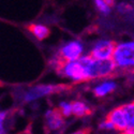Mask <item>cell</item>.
Returning <instances> with one entry per match:
<instances>
[{"label":"cell","instance_id":"6da1fadb","mask_svg":"<svg viewBox=\"0 0 134 134\" xmlns=\"http://www.w3.org/2000/svg\"><path fill=\"white\" fill-rule=\"evenodd\" d=\"M79 59L85 65L89 80L105 77L113 73L116 68L114 61L111 59L97 60V59H93L90 55H82Z\"/></svg>","mask_w":134,"mask_h":134},{"label":"cell","instance_id":"7a4b0ae2","mask_svg":"<svg viewBox=\"0 0 134 134\" xmlns=\"http://www.w3.org/2000/svg\"><path fill=\"white\" fill-rule=\"evenodd\" d=\"M111 60L118 68L134 66V41H128L116 45Z\"/></svg>","mask_w":134,"mask_h":134},{"label":"cell","instance_id":"3957f363","mask_svg":"<svg viewBox=\"0 0 134 134\" xmlns=\"http://www.w3.org/2000/svg\"><path fill=\"white\" fill-rule=\"evenodd\" d=\"M59 71L63 76L74 82H84L89 80L87 70L80 59L68 62H60Z\"/></svg>","mask_w":134,"mask_h":134},{"label":"cell","instance_id":"277c9868","mask_svg":"<svg viewBox=\"0 0 134 134\" xmlns=\"http://www.w3.org/2000/svg\"><path fill=\"white\" fill-rule=\"evenodd\" d=\"M116 44L113 41L100 40L98 41L91 49L90 56L97 60H108L113 57Z\"/></svg>","mask_w":134,"mask_h":134},{"label":"cell","instance_id":"5b68a950","mask_svg":"<svg viewBox=\"0 0 134 134\" xmlns=\"http://www.w3.org/2000/svg\"><path fill=\"white\" fill-rule=\"evenodd\" d=\"M83 51H84L83 44L77 40H73L63 44L61 46L59 51V56L63 60V62L73 61V60H77L81 57Z\"/></svg>","mask_w":134,"mask_h":134},{"label":"cell","instance_id":"8992f818","mask_svg":"<svg viewBox=\"0 0 134 134\" xmlns=\"http://www.w3.org/2000/svg\"><path fill=\"white\" fill-rule=\"evenodd\" d=\"M62 86H56V85H38L36 87H33L24 94L23 99L25 102H32L36 100L52 94L56 91H58Z\"/></svg>","mask_w":134,"mask_h":134},{"label":"cell","instance_id":"52a82bcc","mask_svg":"<svg viewBox=\"0 0 134 134\" xmlns=\"http://www.w3.org/2000/svg\"><path fill=\"white\" fill-rule=\"evenodd\" d=\"M106 119H108L114 125L115 129L119 131L124 132L127 129V126H128L127 117H126V114L124 109H122V107H117V108H114L111 111H109Z\"/></svg>","mask_w":134,"mask_h":134},{"label":"cell","instance_id":"ba28073f","mask_svg":"<svg viewBox=\"0 0 134 134\" xmlns=\"http://www.w3.org/2000/svg\"><path fill=\"white\" fill-rule=\"evenodd\" d=\"M45 118L49 130H58L63 125V116L58 109L47 110L45 114Z\"/></svg>","mask_w":134,"mask_h":134},{"label":"cell","instance_id":"9c48e42d","mask_svg":"<svg viewBox=\"0 0 134 134\" xmlns=\"http://www.w3.org/2000/svg\"><path fill=\"white\" fill-rule=\"evenodd\" d=\"M116 88V84L114 82H110V81H107V82H103L100 85H98L94 89H93V92L97 97L101 98V97H104V96H107L109 94L110 92H113Z\"/></svg>","mask_w":134,"mask_h":134},{"label":"cell","instance_id":"30bf717a","mask_svg":"<svg viewBox=\"0 0 134 134\" xmlns=\"http://www.w3.org/2000/svg\"><path fill=\"white\" fill-rule=\"evenodd\" d=\"M29 30L31 31V33L35 36L38 40H44L45 38H47L49 36V29L41 24H33L30 25Z\"/></svg>","mask_w":134,"mask_h":134},{"label":"cell","instance_id":"8fae6325","mask_svg":"<svg viewBox=\"0 0 134 134\" xmlns=\"http://www.w3.org/2000/svg\"><path fill=\"white\" fill-rule=\"evenodd\" d=\"M71 105H72V114H74L77 117L85 116L89 114V111H90L89 107L84 102H81V101H74L71 103Z\"/></svg>","mask_w":134,"mask_h":134},{"label":"cell","instance_id":"7c38bea8","mask_svg":"<svg viewBox=\"0 0 134 134\" xmlns=\"http://www.w3.org/2000/svg\"><path fill=\"white\" fill-rule=\"evenodd\" d=\"M121 107L124 109L126 117H127V122H128L127 129L134 130V102L127 104L125 106H121Z\"/></svg>","mask_w":134,"mask_h":134},{"label":"cell","instance_id":"4fadbf2b","mask_svg":"<svg viewBox=\"0 0 134 134\" xmlns=\"http://www.w3.org/2000/svg\"><path fill=\"white\" fill-rule=\"evenodd\" d=\"M94 3L99 12L107 15L110 12V7L114 4V0H94Z\"/></svg>","mask_w":134,"mask_h":134},{"label":"cell","instance_id":"5bb4252c","mask_svg":"<svg viewBox=\"0 0 134 134\" xmlns=\"http://www.w3.org/2000/svg\"><path fill=\"white\" fill-rule=\"evenodd\" d=\"M59 111L61 113L62 116L68 117L72 115V105L69 102H61L59 105Z\"/></svg>","mask_w":134,"mask_h":134},{"label":"cell","instance_id":"9a60e30c","mask_svg":"<svg viewBox=\"0 0 134 134\" xmlns=\"http://www.w3.org/2000/svg\"><path fill=\"white\" fill-rule=\"evenodd\" d=\"M7 118V111H0V134H4V121Z\"/></svg>","mask_w":134,"mask_h":134},{"label":"cell","instance_id":"2e32d148","mask_svg":"<svg viewBox=\"0 0 134 134\" xmlns=\"http://www.w3.org/2000/svg\"><path fill=\"white\" fill-rule=\"evenodd\" d=\"M100 128H101V129H104V130H113V129H115L114 125L111 124V122H110L108 119L102 121V122H101V125H100Z\"/></svg>","mask_w":134,"mask_h":134},{"label":"cell","instance_id":"e0dca14e","mask_svg":"<svg viewBox=\"0 0 134 134\" xmlns=\"http://www.w3.org/2000/svg\"><path fill=\"white\" fill-rule=\"evenodd\" d=\"M73 134H88V130H80V131H76Z\"/></svg>","mask_w":134,"mask_h":134}]
</instances>
